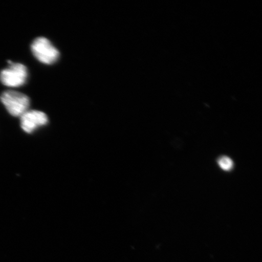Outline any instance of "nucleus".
<instances>
[{
	"label": "nucleus",
	"instance_id": "1",
	"mask_svg": "<svg viewBox=\"0 0 262 262\" xmlns=\"http://www.w3.org/2000/svg\"><path fill=\"white\" fill-rule=\"evenodd\" d=\"M0 99L9 113L14 117H21L30 106V100L27 96L14 91L4 92Z\"/></svg>",
	"mask_w": 262,
	"mask_h": 262
},
{
	"label": "nucleus",
	"instance_id": "2",
	"mask_svg": "<svg viewBox=\"0 0 262 262\" xmlns=\"http://www.w3.org/2000/svg\"><path fill=\"white\" fill-rule=\"evenodd\" d=\"M31 51L35 57L42 63L51 64L59 58V52L48 38L38 37L32 42Z\"/></svg>",
	"mask_w": 262,
	"mask_h": 262
},
{
	"label": "nucleus",
	"instance_id": "3",
	"mask_svg": "<svg viewBox=\"0 0 262 262\" xmlns=\"http://www.w3.org/2000/svg\"><path fill=\"white\" fill-rule=\"evenodd\" d=\"M27 68L21 63H14L0 73V80L6 86L16 88L23 86L28 79Z\"/></svg>",
	"mask_w": 262,
	"mask_h": 262
},
{
	"label": "nucleus",
	"instance_id": "4",
	"mask_svg": "<svg viewBox=\"0 0 262 262\" xmlns=\"http://www.w3.org/2000/svg\"><path fill=\"white\" fill-rule=\"evenodd\" d=\"M20 117L21 128L27 133H32L48 123L47 114L40 111L28 110Z\"/></svg>",
	"mask_w": 262,
	"mask_h": 262
},
{
	"label": "nucleus",
	"instance_id": "5",
	"mask_svg": "<svg viewBox=\"0 0 262 262\" xmlns=\"http://www.w3.org/2000/svg\"><path fill=\"white\" fill-rule=\"evenodd\" d=\"M219 165L224 171H230L233 168L234 163L232 160L227 156H223L219 159Z\"/></svg>",
	"mask_w": 262,
	"mask_h": 262
}]
</instances>
